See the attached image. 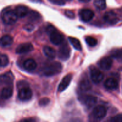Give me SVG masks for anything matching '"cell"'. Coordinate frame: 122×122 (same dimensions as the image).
Instances as JSON below:
<instances>
[{"mask_svg":"<svg viewBox=\"0 0 122 122\" xmlns=\"http://www.w3.org/2000/svg\"><path fill=\"white\" fill-rule=\"evenodd\" d=\"M62 69V66L59 62H52L44 67L43 74L46 76H52L59 73Z\"/></svg>","mask_w":122,"mask_h":122,"instance_id":"cell-1","label":"cell"},{"mask_svg":"<svg viewBox=\"0 0 122 122\" xmlns=\"http://www.w3.org/2000/svg\"><path fill=\"white\" fill-rule=\"evenodd\" d=\"M47 32L49 35L50 41L54 45H60L63 42V36L51 25H49L47 27Z\"/></svg>","mask_w":122,"mask_h":122,"instance_id":"cell-2","label":"cell"},{"mask_svg":"<svg viewBox=\"0 0 122 122\" xmlns=\"http://www.w3.org/2000/svg\"><path fill=\"white\" fill-rule=\"evenodd\" d=\"M2 20L6 25H13L17 20L15 11L11 9H6L2 14Z\"/></svg>","mask_w":122,"mask_h":122,"instance_id":"cell-3","label":"cell"},{"mask_svg":"<svg viewBox=\"0 0 122 122\" xmlns=\"http://www.w3.org/2000/svg\"><path fill=\"white\" fill-rule=\"evenodd\" d=\"M32 97V92L28 86H24L19 89L18 98L21 101H26L31 100Z\"/></svg>","mask_w":122,"mask_h":122,"instance_id":"cell-4","label":"cell"},{"mask_svg":"<svg viewBox=\"0 0 122 122\" xmlns=\"http://www.w3.org/2000/svg\"><path fill=\"white\" fill-rule=\"evenodd\" d=\"M80 102L87 107H91L94 106L97 102V98L93 95H86L79 98Z\"/></svg>","mask_w":122,"mask_h":122,"instance_id":"cell-5","label":"cell"},{"mask_svg":"<svg viewBox=\"0 0 122 122\" xmlns=\"http://www.w3.org/2000/svg\"><path fill=\"white\" fill-rule=\"evenodd\" d=\"M79 15L82 20L84 22H89L94 17V12L90 9L87 8H84V9L81 10L79 12Z\"/></svg>","mask_w":122,"mask_h":122,"instance_id":"cell-6","label":"cell"},{"mask_svg":"<svg viewBox=\"0 0 122 122\" xmlns=\"http://www.w3.org/2000/svg\"><path fill=\"white\" fill-rule=\"evenodd\" d=\"M90 78L93 83H100L104 79V75L101 71L96 68H93L90 70Z\"/></svg>","mask_w":122,"mask_h":122,"instance_id":"cell-7","label":"cell"},{"mask_svg":"<svg viewBox=\"0 0 122 122\" xmlns=\"http://www.w3.org/2000/svg\"><path fill=\"white\" fill-rule=\"evenodd\" d=\"M92 113L96 119L100 120L105 117L107 113V110L104 106H98L93 108Z\"/></svg>","mask_w":122,"mask_h":122,"instance_id":"cell-8","label":"cell"},{"mask_svg":"<svg viewBox=\"0 0 122 122\" xmlns=\"http://www.w3.org/2000/svg\"><path fill=\"white\" fill-rule=\"evenodd\" d=\"M70 56V49L67 44L62 45L59 50L58 57L59 59L62 60H67L69 58Z\"/></svg>","mask_w":122,"mask_h":122,"instance_id":"cell-9","label":"cell"},{"mask_svg":"<svg viewBox=\"0 0 122 122\" xmlns=\"http://www.w3.org/2000/svg\"><path fill=\"white\" fill-rule=\"evenodd\" d=\"M33 50V46L32 44L29 42L23 43L18 45L16 49L17 54H25Z\"/></svg>","mask_w":122,"mask_h":122,"instance_id":"cell-10","label":"cell"},{"mask_svg":"<svg viewBox=\"0 0 122 122\" xmlns=\"http://www.w3.org/2000/svg\"><path fill=\"white\" fill-rule=\"evenodd\" d=\"M72 79V75L71 74H68L67 76H65L63 79H62V81L61 83H59L58 86V91L59 92H63L67 89L68 87V86L70 84L71 82Z\"/></svg>","mask_w":122,"mask_h":122,"instance_id":"cell-11","label":"cell"},{"mask_svg":"<svg viewBox=\"0 0 122 122\" xmlns=\"http://www.w3.org/2000/svg\"><path fill=\"white\" fill-rule=\"evenodd\" d=\"M112 60L110 57H105L100 60L99 62V66L102 69L108 70L111 69L112 65Z\"/></svg>","mask_w":122,"mask_h":122,"instance_id":"cell-12","label":"cell"},{"mask_svg":"<svg viewBox=\"0 0 122 122\" xmlns=\"http://www.w3.org/2000/svg\"><path fill=\"white\" fill-rule=\"evenodd\" d=\"M104 19L106 23L111 25L116 24L118 21L117 14L113 11H108L105 13L104 15Z\"/></svg>","mask_w":122,"mask_h":122,"instance_id":"cell-13","label":"cell"},{"mask_svg":"<svg viewBox=\"0 0 122 122\" xmlns=\"http://www.w3.org/2000/svg\"><path fill=\"white\" fill-rule=\"evenodd\" d=\"M104 86L105 88L110 90H114L118 88V81L114 78L110 77L107 79L104 83Z\"/></svg>","mask_w":122,"mask_h":122,"instance_id":"cell-14","label":"cell"},{"mask_svg":"<svg viewBox=\"0 0 122 122\" xmlns=\"http://www.w3.org/2000/svg\"><path fill=\"white\" fill-rule=\"evenodd\" d=\"M13 43V39L11 36L6 35L0 38V46L8 47L11 45Z\"/></svg>","mask_w":122,"mask_h":122,"instance_id":"cell-15","label":"cell"},{"mask_svg":"<svg viewBox=\"0 0 122 122\" xmlns=\"http://www.w3.org/2000/svg\"><path fill=\"white\" fill-rule=\"evenodd\" d=\"M37 64L35 61L32 58H28L23 63V67L28 71H32L37 68Z\"/></svg>","mask_w":122,"mask_h":122,"instance_id":"cell-16","label":"cell"},{"mask_svg":"<svg viewBox=\"0 0 122 122\" xmlns=\"http://www.w3.org/2000/svg\"><path fill=\"white\" fill-rule=\"evenodd\" d=\"M16 14L17 15L18 17L22 18L25 17L28 14V8L24 5H19L16 7L15 8Z\"/></svg>","mask_w":122,"mask_h":122,"instance_id":"cell-17","label":"cell"},{"mask_svg":"<svg viewBox=\"0 0 122 122\" xmlns=\"http://www.w3.org/2000/svg\"><path fill=\"white\" fill-rule=\"evenodd\" d=\"M13 79H14V77H13V74L11 72H7L0 76V82L1 83L10 84V83H13Z\"/></svg>","mask_w":122,"mask_h":122,"instance_id":"cell-18","label":"cell"},{"mask_svg":"<svg viewBox=\"0 0 122 122\" xmlns=\"http://www.w3.org/2000/svg\"><path fill=\"white\" fill-rule=\"evenodd\" d=\"M43 52L46 57L50 59L55 58L56 56V52L53 48L49 46H45L43 48Z\"/></svg>","mask_w":122,"mask_h":122,"instance_id":"cell-19","label":"cell"},{"mask_svg":"<svg viewBox=\"0 0 122 122\" xmlns=\"http://www.w3.org/2000/svg\"><path fill=\"white\" fill-rule=\"evenodd\" d=\"M13 91L11 87H6L4 88L1 91V97L2 98L7 100L11 98L13 95Z\"/></svg>","mask_w":122,"mask_h":122,"instance_id":"cell-20","label":"cell"},{"mask_svg":"<svg viewBox=\"0 0 122 122\" xmlns=\"http://www.w3.org/2000/svg\"><path fill=\"white\" fill-rule=\"evenodd\" d=\"M68 39H69V42L75 50H78V51H81L82 50L81 44L80 41L77 38H74V37H69Z\"/></svg>","mask_w":122,"mask_h":122,"instance_id":"cell-21","label":"cell"},{"mask_svg":"<svg viewBox=\"0 0 122 122\" xmlns=\"http://www.w3.org/2000/svg\"><path fill=\"white\" fill-rule=\"evenodd\" d=\"M94 5L100 10H103L106 8V0H94Z\"/></svg>","mask_w":122,"mask_h":122,"instance_id":"cell-22","label":"cell"},{"mask_svg":"<svg viewBox=\"0 0 122 122\" xmlns=\"http://www.w3.org/2000/svg\"><path fill=\"white\" fill-rule=\"evenodd\" d=\"M80 88L83 91H87L91 88L90 83L89 81L87 79L83 80L80 84Z\"/></svg>","mask_w":122,"mask_h":122,"instance_id":"cell-23","label":"cell"},{"mask_svg":"<svg viewBox=\"0 0 122 122\" xmlns=\"http://www.w3.org/2000/svg\"><path fill=\"white\" fill-rule=\"evenodd\" d=\"M8 63H9V60L8 56L6 54H0V67H4L8 65Z\"/></svg>","mask_w":122,"mask_h":122,"instance_id":"cell-24","label":"cell"},{"mask_svg":"<svg viewBox=\"0 0 122 122\" xmlns=\"http://www.w3.org/2000/svg\"><path fill=\"white\" fill-rule=\"evenodd\" d=\"M85 40H86V42L87 45L89 46H91V47L95 46L98 44V40L96 38H93V37L87 36L86 37Z\"/></svg>","mask_w":122,"mask_h":122,"instance_id":"cell-25","label":"cell"},{"mask_svg":"<svg viewBox=\"0 0 122 122\" xmlns=\"http://www.w3.org/2000/svg\"><path fill=\"white\" fill-rule=\"evenodd\" d=\"M49 102H50V100L48 98H43L39 100V104L41 106H45L49 104Z\"/></svg>","mask_w":122,"mask_h":122,"instance_id":"cell-26","label":"cell"},{"mask_svg":"<svg viewBox=\"0 0 122 122\" xmlns=\"http://www.w3.org/2000/svg\"><path fill=\"white\" fill-rule=\"evenodd\" d=\"M111 122H122V114H118L111 119Z\"/></svg>","mask_w":122,"mask_h":122,"instance_id":"cell-27","label":"cell"},{"mask_svg":"<svg viewBox=\"0 0 122 122\" xmlns=\"http://www.w3.org/2000/svg\"><path fill=\"white\" fill-rule=\"evenodd\" d=\"M65 14L67 17H69V19H74L75 17V14L73 13L72 11L70 10H67L65 12Z\"/></svg>","mask_w":122,"mask_h":122,"instance_id":"cell-28","label":"cell"},{"mask_svg":"<svg viewBox=\"0 0 122 122\" xmlns=\"http://www.w3.org/2000/svg\"><path fill=\"white\" fill-rule=\"evenodd\" d=\"M19 122H37L36 120L33 118L29 117V118H25V119H22L20 120Z\"/></svg>","mask_w":122,"mask_h":122,"instance_id":"cell-29","label":"cell"},{"mask_svg":"<svg viewBox=\"0 0 122 122\" xmlns=\"http://www.w3.org/2000/svg\"><path fill=\"white\" fill-rule=\"evenodd\" d=\"M50 2H53V3L55 4L58 5H63L64 4L65 1L64 0H49Z\"/></svg>","mask_w":122,"mask_h":122,"instance_id":"cell-30","label":"cell"},{"mask_svg":"<svg viewBox=\"0 0 122 122\" xmlns=\"http://www.w3.org/2000/svg\"><path fill=\"white\" fill-rule=\"evenodd\" d=\"M31 2H36V3H41L42 0H29Z\"/></svg>","mask_w":122,"mask_h":122,"instance_id":"cell-31","label":"cell"},{"mask_svg":"<svg viewBox=\"0 0 122 122\" xmlns=\"http://www.w3.org/2000/svg\"><path fill=\"white\" fill-rule=\"evenodd\" d=\"M78 1L82 2H89L90 1H91V0H78Z\"/></svg>","mask_w":122,"mask_h":122,"instance_id":"cell-32","label":"cell"}]
</instances>
